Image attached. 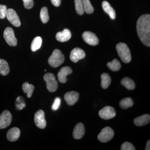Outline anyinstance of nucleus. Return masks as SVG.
Returning a JSON list of instances; mask_svg holds the SVG:
<instances>
[{
    "label": "nucleus",
    "instance_id": "1",
    "mask_svg": "<svg viewBox=\"0 0 150 150\" xmlns=\"http://www.w3.org/2000/svg\"><path fill=\"white\" fill-rule=\"evenodd\" d=\"M137 33L141 41L150 46V15L144 14L140 16L137 22Z\"/></svg>",
    "mask_w": 150,
    "mask_h": 150
},
{
    "label": "nucleus",
    "instance_id": "2",
    "mask_svg": "<svg viewBox=\"0 0 150 150\" xmlns=\"http://www.w3.org/2000/svg\"><path fill=\"white\" fill-rule=\"evenodd\" d=\"M116 49L118 56L122 62L124 63H129L131 62V56L130 49L125 43H120L117 44Z\"/></svg>",
    "mask_w": 150,
    "mask_h": 150
},
{
    "label": "nucleus",
    "instance_id": "3",
    "mask_svg": "<svg viewBox=\"0 0 150 150\" xmlns=\"http://www.w3.org/2000/svg\"><path fill=\"white\" fill-rule=\"evenodd\" d=\"M65 57L59 49H55L49 57L48 63L51 67L56 68L62 64L64 62Z\"/></svg>",
    "mask_w": 150,
    "mask_h": 150
},
{
    "label": "nucleus",
    "instance_id": "4",
    "mask_svg": "<svg viewBox=\"0 0 150 150\" xmlns=\"http://www.w3.org/2000/svg\"><path fill=\"white\" fill-rule=\"evenodd\" d=\"M44 80L46 83L47 90L50 92H54L57 90L58 83L55 76L51 73H48L44 76Z\"/></svg>",
    "mask_w": 150,
    "mask_h": 150
},
{
    "label": "nucleus",
    "instance_id": "5",
    "mask_svg": "<svg viewBox=\"0 0 150 150\" xmlns=\"http://www.w3.org/2000/svg\"><path fill=\"white\" fill-rule=\"evenodd\" d=\"M114 133L112 129L109 127H106L101 130L98 136V139L102 143H106L112 139Z\"/></svg>",
    "mask_w": 150,
    "mask_h": 150
},
{
    "label": "nucleus",
    "instance_id": "6",
    "mask_svg": "<svg viewBox=\"0 0 150 150\" xmlns=\"http://www.w3.org/2000/svg\"><path fill=\"white\" fill-rule=\"evenodd\" d=\"M4 37L6 43L9 46H16L17 40L15 36L13 29L11 28L7 27L6 28L4 33Z\"/></svg>",
    "mask_w": 150,
    "mask_h": 150
},
{
    "label": "nucleus",
    "instance_id": "7",
    "mask_svg": "<svg viewBox=\"0 0 150 150\" xmlns=\"http://www.w3.org/2000/svg\"><path fill=\"white\" fill-rule=\"evenodd\" d=\"M11 114L8 110H5L0 115V129H5L8 127L11 122Z\"/></svg>",
    "mask_w": 150,
    "mask_h": 150
},
{
    "label": "nucleus",
    "instance_id": "8",
    "mask_svg": "<svg viewBox=\"0 0 150 150\" xmlns=\"http://www.w3.org/2000/svg\"><path fill=\"white\" fill-rule=\"evenodd\" d=\"M34 120L36 126L39 129H44L46 128V122L45 118V113L43 110H40L35 112Z\"/></svg>",
    "mask_w": 150,
    "mask_h": 150
},
{
    "label": "nucleus",
    "instance_id": "9",
    "mask_svg": "<svg viewBox=\"0 0 150 150\" xmlns=\"http://www.w3.org/2000/svg\"><path fill=\"white\" fill-rule=\"evenodd\" d=\"M98 114L100 117L105 120L114 118L116 115L115 109L110 106H105L100 110Z\"/></svg>",
    "mask_w": 150,
    "mask_h": 150
},
{
    "label": "nucleus",
    "instance_id": "10",
    "mask_svg": "<svg viewBox=\"0 0 150 150\" xmlns=\"http://www.w3.org/2000/svg\"><path fill=\"white\" fill-rule=\"evenodd\" d=\"M84 41L90 45L96 46L99 43V40L95 33L90 31H85L83 33Z\"/></svg>",
    "mask_w": 150,
    "mask_h": 150
},
{
    "label": "nucleus",
    "instance_id": "11",
    "mask_svg": "<svg viewBox=\"0 0 150 150\" xmlns=\"http://www.w3.org/2000/svg\"><path fill=\"white\" fill-rule=\"evenodd\" d=\"M6 17L8 21L15 27H19L21 25V22L18 15L16 12L12 8L7 10Z\"/></svg>",
    "mask_w": 150,
    "mask_h": 150
},
{
    "label": "nucleus",
    "instance_id": "12",
    "mask_svg": "<svg viewBox=\"0 0 150 150\" xmlns=\"http://www.w3.org/2000/svg\"><path fill=\"white\" fill-rule=\"evenodd\" d=\"M85 56L86 54L83 50L79 48H76L71 51L70 58L71 61L76 63L80 60L84 59Z\"/></svg>",
    "mask_w": 150,
    "mask_h": 150
},
{
    "label": "nucleus",
    "instance_id": "13",
    "mask_svg": "<svg viewBox=\"0 0 150 150\" xmlns=\"http://www.w3.org/2000/svg\"><path fill=\"white\" fill-rule=\"evenodd\" d=\"M79 94L77 92L75 91L68 92L64 95L65 101L69 105L75 104L79 100Z\"/></svg>",
    "mask_w": 150,
    "mask_h": 150
},
{
    "label": "nucleus",
    "instance_id": "14",
    "mask_svg": "<svg viewBox=\"0 0 150 150\" xmlns=\"http://www.w3.org/2000/svg\"><path fill=\"white\" fill-rule=\"evenodd\" d=\"M72 73V70L70 67H65L62 68L57 75L59 82L62 83H66L67 81V76Z\"/></svg>",
    "mask_w": 150,
    "mask_h": 150
},
{
    "label": "nucleus",
    "instance_id": "15",
    "mask_svg": "<svg viewBox=\"0 0 150 150\" xmlns=\"http://www.w3.org/2000/svg\"><path fill=\"white\" fill-rule=\"evenodd\" d=\"M85 134L84 126L82 123H77L75 126L73 131V137L76 139H80L83 137Z\"/></svg>",
    "mask_w": 150,
    "mask_h": 150
},
{
    "label": "nucleus",
    "instance_id": "16",
    "mask_svg": "<svg viewBox=\"0 0 150 150\" xmlns=\"http://www.w3.org/2000/svg\"><path fill=\"white\" fill-rule=\"evenodd\" d=\"M20 130L17 127H14L10 129L7 133V138L10 142L17 141L20 136Z\"/></svg>",
    "mask_w": 150,
    "mask_h": 150
},
{
    "label": "nucleus",
    "instance_id": "17",
    "mask_svg": "<svg viewBox=\"0 0 150 150\" xmlns=\"http://www.w3.org/2000/svg\"><path fill=\"white\" fill-rule=\"evenodd\" d=\"M71 37V33L69 30L65 29L61 32H58L56 34V40L61 42H66L69 40Z\"/></svg>",
    "mask_w": 150,
    "mask_h": 150
},
{
    "label": "nucleus",
    "instance_id": "18",
    "mask_svg": "<svg viewBox=\"0 0 150 150\" xmlns=\"http://www.w3.org/2000/svg\"><path fill=\"white\" fill-rule=\"evenodd\" d=\"M150 121V115L145 114L135 118L134 119V123L136 126H142L148 124L149 123Z\"/></svg>",
    "mask_w": 150,
    "mask_h": 150
},
{
    "label": "nucleus",
    "instance_id": "19",
    "mask_svg": "<svg viewBox=\"0 0 150 150\" xmlns=\"http://www.w3.org/2000/svg\"><path fill=\"white\" fill-rule=\"evenodd\" d=\"M102 5L103 10L109 16L110 18L112 20L115 19L116 17L115 11L109 3L106 1H103Z\"/></svg>",
    "mask_w": 150,
    "mask_h": 150
},
{
    "label": "nucleus",
    "instance_id": "20",
    "mask_svg": "<svg viewBox=\"0 0 150 150\" xmlns=\"http://www.w3.org/2000/svg\"><path fill=\"white\" fill-rule=\"evenodd\" d=\"M121 83L129 90H133L136 88V84L134 81L129 77H125L122 79Z\"/></svg>",
    "mask_w": 150,
    "mask_h": 150
},
{
    "label": "nucleus",
    "instance_id": "21",
    "mask_svg": "<svg viewBox=\"0 0 150 150\" xmlns=\"http://www.w3.org/2000/svg\"><path fill=\"white\" fill-rule=\"evenodd\" d=\"M9 72V67L7 62L4 59H0V74L6 76Z\"/></svg>",
    "mask_w": 150,
    "mask_h": 150
},
{
    "label": "nucleus",
    "instance_id": "22",
    "mask_svg": "<svg viewBox=\"0 0 150 150\" xmlns=\"http://www.w3.org/2000/svg\"><path fill=\"white\" fill-rule=\"evenodd\" d=\"M101 86L103 88L106 89L111 83V79L110 76L107 73H103L101 75Z\"/></svg>",
    "mask_w": 150,
    "mask_h": 150
},
{
    "label": "nucleus",
    "instance_id": "23",
    "mask_svg": "<svg viewBox=\"0 0 150 150\" xmlns=\"http://www.w3.org/2000/svg\"><path fill=\"white\" fill-rule=\"evenodd\" d=\"M34 88H35L33 85L30 84L28 82L24 83L22 85L23 92L26 93V96L28 98L32 96Z\"/></svg>",
    "mask_w": 150,
    "mask_h": 150
},
{
    "label": "nucleus",
    "instance_id": "24",
    "mask_svg": "<svg viewBox=\"0 0 150 150\" xmlns=\"http://www.w3.org/2000/svg\"><path fill=\"white\" fill-rule=\"evenodd\" d=\"M107 67L113 71H117L121 69V63L117 59H114L111 62H108Z\"/></svg>",
    "mask_w": 150,
    "mask_h": 150
},
{
    "label": "nucleus",
    "instance_id": "25",
    "mask_svg": "<svg viewBox=\"0 0 150 150\" xmlns=\"http://www.w3.org/2000/svg\"><path fill=\"white\" fill-rule=\"evenodd\" d=\"M134 105L133 100L131 98H126L121 100L119 105L122 109H126L132 107Z\"/></svg>",
    "mask_w": 150,
    "mask_h": 150
},
{
    "label": "nucleus",
    "instance_id": "26",
    "mask_svg": "<svg viewBox=\"0 0 150 150\" xmlns=\"http://www.w3.org/2000/svg\"><path fill=\"white\" fill-rule=\"evenodd\" d=\"M42 38L40 36H37V37L35 38L31 43V51H35L39 49L42 45Z\"/></svg>",
    "mask_w": 150,
    "mask_h": 150
},
{
    "label": "nucleus",
    "instance_id": "27",
    "mask_svg": "<svg viewBox=\"0 0 150 150\" xmlns=\"http://www.w3.org/2000/svg\"><path fill=\"white\" fill-rule=\"evenodd\" d=\"M40 18L43 23H46L49 19L48 8L46 7H43L40 10Z\"/></svg>",
    "mask_w": 150,
    "mask_h": 150
},
{
    "label": "nucleus",
    "instance_id": "28",
    "mask_svg": "<svg viewBox=\"0 0 150 150\" xmlns=\"http://www.w3.org/2000/svg\"><path fill=\"white\" fill-rule=\"evenodd\" d=\"M75 8L77 13L79 15H82L84 13L83 3L82 0H75Z\"/></svg>",
    "mask_w": 150,
    "mask_h": 150
},
{
    "label": "nucleus",
    "instance_id": "29",
    "mask_svg": "<svg viewBox=\"0 0 150 150\" xmlns=\"http://www.w3.org/2000/svg\"><path fill=\"white\" fill-rule=\"evenodd\" d=\"M82 1L83 3L84 12L87 14L93 13L94 11V8L89 0H82Z\"/></svg>",
    "mask_w": 150,
    "mask_h": 150
},
{
    "label": "nucleus",
    "instance_id": "30",
    "mask_svg": "<svg viewBox=\"0 0 150 150\" xmlns=\"http://www.w3.org/2000/svg\"><path fill=\"white\" fill-rule=\"evenodd\" d=\"M22 97L19 96L16 100V106L17 108L19 110H22L25 106V104L23 102V99Z\"/></svg>",
    "mask_w": 150,
    "mask_h": 150
},
{
    "label": "nucleus",
    "instance_id": "31",
    "mask_svg": "<svg viewBox=\"0 0 150 150\" xmlns=\"http://www.w3.org/2000/svg\"><path fill=\"white\" fill-rule=\"evenodd\" d=\"M121 150H136L135 147L131 143L129 142H125L121 146Z\"/></svg>",
    "mask_w": 150,
    "mask_h": 150
},
{
    "label": "nucleus",
    "instance_id": "32",
    "mask_svg": "<svg viewBox=\"0 0 150 150\" xmlns=\"http://www.w3.org/2000/svg\"><path fill=\"white\" fill-rule=\"evenodd\" d=\"M7 8L6 6L0 5V18L4 19L6 17Z\"/></svg>",
    "mask_w": 150,
    "mask_h": 150
},
{
    "label": "nucleus",
    "instance_id": "33",
    "mask_svg": "<svg viewBox=\"0 0 150 150\" xmlns=\"http://www.w3.org/2000/svg\"><path fill=\"white\" fill-rule=\"evenodd\" d=\"M61 100L59 97L56 98L52 105V109L53 110H56L59 109L61 104Z\"/></svg>",
    "mask_w": 150,
    "mask_h": 150
},
{
    "label": "nucleus",
    "instance_id": "34",
    "mask_svg": "<svg viewBox=\"0 0 150 150\" xmlns=\"http://www.w3.org/2000/svg\"><path fill=\"white\" fill-rule=\"evenodd\" d=\"M23 1L25 8L28 9L32 8L34 5L33 0H23Z\"/></svg>",
    "mask_w": 150,
    "mask_h": 150
},
{
    "label": "nucleus",
    "instance_id": "35",
    "mask_svg": "<svg viewBox=\"0 0 150 150\" xmlns=\"http://www.w3.org/2000/svg\"><path fill=\"white\" fill-rule=\"evenodd\" d=\"M53 5L56 7H59L61 5V0H50Z\"/></svg>",
    "mask_w": 150,
    "mask_h": 150
},
{
    "label": "nucleus",
    "instance_id": "36",
    "mask_svg": "<svg viewBox=\"0 0 150 150\" xmlns=\"http://www.w3.org/2000/svg\"><path fill=\"white\" fill-rule=\"evenodd\" d=\"M146 150H150V141L149 140L147 142L146 145V148H145Z\"/></svg>",
    "mask_w": 150,
    "mask_h": 150
}]
</instances>
